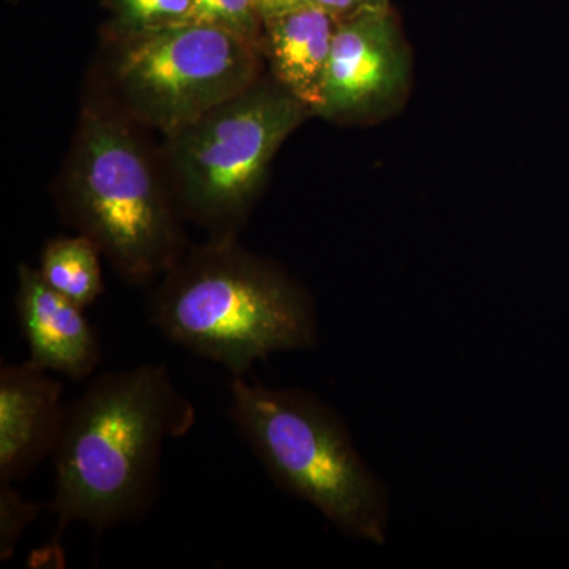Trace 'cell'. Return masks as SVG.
<instances>
[{
	"mask_svg": "<svg viewBox=\"0 0 569 569\" xmlns=\"http://www.w3.org/2000/svg\"><path fill=\"white\" fill-rule=\"evenodd\" d=\"M194 422L197 408L164 366L97 377L67 406L51 455L59 537L74 522L102 531L141 519L156 500L164 443Z\"/></svg>",
	"mask_w": 569,
	"mask_h": 569,
	"instance_id": "obj_1",
	"label": "cell"
},
{
	"mask_svg": "<svg viewBox=\"0 0 569 569\" xmlns=\"http://www.w3.org/2000/svg\"><path fill=\"white\" fill-rule=\"evenodd\" d=\"M149 316L170 342L231 377L279 351L309 350L318 337L305 291L230 239L179 258L152 296Z\"/></svg>",
	"mask_w": 569,
	"mask_h": 569,
	"instance_id": "obj_2",
	"label": "cell"
},
{
	"mask_svg": "<svg viewBox=\"0 0 569 569\" xmlns=\"http://www.w3.org/2000/svg\"><path fill=\"white\" fill-rule=\"evenodd\" d=\"M230 396L236 427L279 488L316 507L347 535L383 545L387 488L331 407L302 389L269 388L246 376L233 377Z\"/></svg>",
	"mask_w": 569,
	"mask_h": 569,
	"instance_id": "obj_3",
	"label": "cell"
},
{
	"mask_svg": "<svg viewBox=\"0 0 569 569\" xmlns=\"http://www.w3.org/2000/svg\"><path fill=\"white\" fill-rule=\"evenodd\" d=\"M71 206L84 236L133 283L170 271L179 233L151 164L132 133L91 116L74 162Z\"/></svg>",
	"mask_w": 569,
	"mask_h": 569,
	"instance_id": "obj_4",
	"label": "cell"
},
{
	"mask_svg": "<svg viewBox=\"0 0 569 569\" xmlns=\"http://www.w3.org/2000/svg\"><path fill=\"white\" fill-rule=\"evenodd\" d=\"M257 73L254 41L208 22L130 32L114 61L127 107L171 138L252 88Z\"/></svg>",
	"mask_w": 569,
	"mask_h": 569,
	"instance_id": "obj_5",
	"label": "cell"
},
{
	"mask_svg": "<svg viewBox=\"0 0 569 569\" xmlns=\"http://www.w3.org/2000/svg\"><path fill=\"white\" fill-rule=\"evenodd\" d=\"M307 111L283 88L253 84L174 134L173 167L187 211L206 223L238 219Z\"/></svg>",
	"mask_w": 569,
	"mask_h": 569,
	"instance_id": "obj_6",
	"label": "cell"
},
{
	"mask_svg": "<svg viewBox=\"0 0 569 569\" xmlns=\"http://www.w3.org/2000/svg\"><path fill=\"white\" fill-rule=\"evenodd\" d=\"M408 80L407 52L388 2L339 18L317 114L351 118L395 100Z\"/></svg>",
	"mask_w": 569,
	"mask_h": 569,
	"instance_id": "obj_7",
	"label": "cell"
},
{
	"mask_svg": "<svg viewBox=\"0 0 569 569\" xmlns=\"http://www.w3.org/2000/svg\"><path fill=\"white\" fill-rule=\"evenodd\" d=\"M67 406L62 383L32 361L0 369V481H20L52 455Z\"/></svg>",
	"mask_w": 569,
	"mask_h": 569,
	"instance_id": "obj_8",
	"label": "cell"
},
{
	"mask_svg": "<svg viewBox=\"0 0 569 569\" xmlns=\"http://www.w3.org/2000/svg\"><path fill=\"white\" fill-rule=\"evenodd\" d=\"M17 310L33 365L71 380H86L102 361L99 336L74 305L44 282L40 271L22 264Z\"/></svg>",
	"mask_w": 569,
	"mask_h": 569,
	"instance_id": "obj_9",
	"label": "cell"
},
{
	"mask_svg": "<svg viewBox=\"0 0 569 569\" xmlns=\"http://www.w3.org/2000/svg\"><path fill=\"white\" fill-rule=\"evenodd\" d=\"M263 22L269 59L280 88L317 114L323 103L339 18L310 3L263 18Z\"/></svg>",
	"mask_w": 569,
	"mask_h": 569,
	"instance_id": "obj_10",
	"label": "cell"
},
{
	"mask_svg": "<svg viewBox=\"0 0 569 569\" xmlns=\"http://www.w3.org/2000/svg\"><path fill=\"white\" fill-rule=\"evenodd\" d=\"M99 247L88 236L59 238L44 247L40 274L74 305L91 306L103 291Z\"/></svg>",
	"mask_w": 569,
	"mask_h": 569,
	"instance_id": "obj_11",
	"label": "cell"
},
{
	"mask_svg": "<svg viewBox=\"0 0 569 569\" xmlns=\"http://www.w3.org/2000/svg\"><path fill=\"white\" fill-rule=\"evenodd\" d=\"M40 503L22 497L13 482L0 481V560L7 561L17 552L24 531L41 515Z\"/></svg>",
	"mask_w": 569,
	"mask_h": 569,
	"instance_id": "obj_12",
	"label": "cell"
},
{
	"mask_svg": "<svg viewBox=\"0 0 569 569\" xmlns=\"http://www.w3.org/2000/svg\"><path fill=\"white\" fill-rule=\"evenodd\" d=\"M193 0H118L122 20L130 32L186 21Z\"/></svg>",
	"mask_w": 569,
	"mask_h": 569,
	"instance_id": "obj_13",
	"label": "cell"
},
{
	"mask_svg": "<svg viewBox=\"0 0 569 569\" xmlns=\"http://www.w3.org/2000/svg\"><path fill=\"white\" fill-rule=\"evenodd\" d=\"M387 0H313L316 6L321 7L337 18L347 17L353 11L362 9L367 6H376V3H385Z\"/></svg>",
	"mask_w": 569,
	"mask_h": 569,
	"instance_id": "obj_14",
	"label": "cell"
},
{
	"mask_svg": "<svg viewBox=\"0 0 569 569\" xmlns=\"http://www.w3.org/2000/svg\"><path fill=\"white\" fill-rule=\"evenodd\" d=\"M310 3H313V0H254L261 20L283 11L301 9Z\"/></svg>",
	"mask_w": 569,
	"mask_h": 569,
	"instance_id": "obj_15",
	"label": "cell"
}]
</instances>
